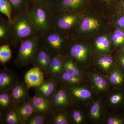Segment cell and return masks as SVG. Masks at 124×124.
Masks as SVG:
<instances>
[{
    "instance_id": "7bdbcfd3",
    "label": "cell",
    "mask_w": 124,
    "mask_h": 124,
    "mask_svg": "<svg viewBox=\"0 0 124 124\" xmlns=\"http://www.w3.org/2000/svg\"></svg>"
},
{
    "instance_id": "9a60e30c",
    "label": "cell",
    "mask_w": 124,
    "mask_h": 124,
    "mask_svg": "<svg viewBox=\"0 0 124 124\" xmlns=\"http://www.w3.org/2000/svg\"><path fill=\"white\" fill-rule=\"evenodd\" d=\"M88 51L84 45L78 43H75L69 47L68 55L69 58L78 62L84 61L87 57Z\"/></svg>"
},
{
    "instance_id": "e0dca14e",
    "label": "cell",
    "mask_w": 124,
    "mask_h": 124,
    "mask_svg": "<svg viewBox=\"0 0 124 124\" xmlns=\"http://www.w3.org/2000/svg\"><path fill=\"white\" fill-rule=\"evenodd\" d=\"M16 107L22 124H26L30 116L35 112L33 106L29 100L19 104Z\"/></svg>"
},
{
    "instance_id": "f546056e",
    "label": "cell",
    "mask_w": 124,
    "mask_h": 124,
    "mask_svg": "<svg viewBox=\"0 0 124 124\" xmlns=\"http://www.w3.org/2000/svg\"><path fill=\"white\" fill-rule=\"evenodd\" d=\"M95 46L99 51L107 52L110 48V42L108 38L104 36L98 37L95 41Z\"/></svg>"
},
{
    "instance_id": "277c9868",
    "label": "cell",
    "mask_w": 124,
    "mask_h": 124,
    "mask_svg": "<svg viewBox=\"0 0 124 124\" xmlns=\"http://www.w3.org/2000/svg\"><path fill=\"white\" fill-rule=\"evenodd\" d=\"M40 44L54 55L62 53L66 42L64 32L51 28L40 36Z\"/></svg>"
},
{
    "instance_id": "9c48e42d",
    "label": "cell",
    "mask_w": 124,
    "mask_h": 124,
    "mask_svg": "<svg viewBox=\"0 0 124 124\" xmlns=\"http://www.w3.org/2000/svg\"><path fill=\"white\" fill-rule=\"evenodd\" d=\"M29 89L24 80L19 81L10 90V95L14 106L16 107L19 104L30 99Z\"/></svg>"
},
{
    "instance_id": "2e32d148",
    "label": "cell",
    "mask_w": 124,
    "mask_h": 124,
    "mask_svg": "<svg viewBox=\"0 0 124 124\" xmlns=\"http://www.w3.org/2000/svg\"><path fill=\"white\" fill-rule=\"evenodd\" d=\"M10 23L7 19L2 17L0 19V44H8L11 45L12 37Z\"/></svg>"
},
{
    "instance_id": "b9f144b4",
    "label": "cell",
    "mask_w": 124,
    "mask_h": 124,
    "mask_svg": "<svg viewBox=\"0 0 124 124\" xmlns=\"http://www.w3.org/2000/svg\"><path fill=\"white\" fill-rule=\"evenodd\" d=\"M122 52H124V44L122 47Z\"/></svg>"
},
{
    "instance_id": "4dcf8cb0",
    "label": "cell",
    "mask_w": 124,
    "mask_h": 124,
    "mask_svg": "<svg viewBox=\"0 0 124 124\" xmlns=\"http://www.w3.org/2000/svg\"><path fill=\"white\" fill-rule=\"evenodd\" d=\"M0 117V123L7 124L10 120L13 118H19L16 107L14 106Z\"/></svg>"
},
{
    "instance_id": "8fae6325",
    "label": "cell",
    "mask_w": 124,
    "mask_h": 124,
    "mask_svg": "<svg viewBox=\"0 0 124 124\" xmlns=\"http://www.w3.org/2000/svg\"><path fill=\"white\" fill-rule=\"evenodd\" d=\"M83 1L84 0H51L49 4L54 10L76 13L75 11L82 5Z\"/></svg>"
},
{
    "instance_id": "3957f363",
    "label": "cell",
    "mask_w": 124,
    "mask_h": 124,
    "mask_svg": "<svg viewBox=\"0 0 124 124\" xmlns=\"http://www.w3.org/2000/svg\"><path fill=\"white\" fill-rule=\"evenodd\" d=\"M40 36L37 35L23 41L19 44L17 57L14 61L18 68L26 67L31 63L40 45Z\"/></svg>"
},
{
    "instance_id": "d6a6232c",
    "label": "cell",
    "mask_w": 124,
    "mask_h": 124,
    "mask_svg": "<svg viewBox=\"0 0 124 124\" xmlns=\"http://www.w3.org/2000/svg\"><path fill=\"white\" fill-rule=\"evenodd\" d=\"M113 62L111 57L109 56H105L99 59L98 63L103 69L108 70L110 67Z\"/></svg>"
},
{
    "instance_id": "4316f807",
    "label": "cell",
    "mask_w": 124,
    "mask_h": 124,
    "mask_svg": "<svg viewBox=\"0 0 124 124\" xmlns=\"http://www.w3.org/2000/svg\"><path fill=\"white\" fill-rule=\"evenodd\" d=\"M110 81L112 84L120 86L124 83V73L119 68H116L112 72L110 75Z\"/></svg>"
},
{
    "instance_id": "44dd1931",
    "label": "cell",
    "mask_w": 124,
    "mask_h": 124,
    "mask_svg": "<svg viewBox=\"0 0 124 124\" xmlns=\"http://www.w3.org/2000/svg\"><path fill=\"white\" fill-rule=\"evenodd\" d=\"M50 113L33 112L29 117L26 124H49Z\"/></svg>"
},
{
    "instance_id": "ac0fdd59",
    "label": "cell",
    "mask_w": 124,
    "mask_h": 124,
    "mask_svg": "<svg viewBox=\"0 0 124 124\" xmlns=\"http://www.w3.org/2000/svg\"><path fill=\"white\" fill-rule=\"evenodd\" d=\"M14 106L10 90L0 93V116Z\"/></svg>"
},
{
    "instance_id": "f35d334b",
    "label": "cell",
    "mask_w": 124,
    "mask_h": 124,
    "mask_svg": "<svg viewBox=\"0 0 124 124\" xmlns=\"http://www.w3.org/2000/svg\"><path fill=\"white\" fill-rule=\"evenodd\" d=\"M28 3L32 4L49 3L51 0H28Z\"/></svg>"
},
{
    "instance_id": "52a82bcc",
    "label": "cell",
    "mask_w": 124,
    "mask_h": 124,
    "mask_svg": "<svg viewBox=\"0 0 124 124\" xmlns=\"http://www.w3.org/2000/svg\"><path fill=\"white\" fill-rule=\"evenodd\" d=\"M19 81L13 70L5 67L0 72V93L11 90Z\"/></svg>"
},
{
    "instance_id": "4fadbf2b",
    "label": "cell",
    "mask_w": 124,
    "mask_h": 124,
    "mask_svg": "<svg viewBox=\"0 0 124 124\" xmlns=\"http://www.w3.org/2000/svg\"><path fill=\"white\" fill-rule=\"evenodd\" d=\"M63 60L64 57L62 54L54 56L49 64L46 78H51L57 79L61 74L64 71Z\"/></svg>"
},
{
    "instance_id": "8d00e7d4",
    "label": "cell",
    "mask_w": 124,
    "mask_h": 124,
    "mask_svg": "<svg viewBox=\"0 0 124 124\" xmlns=\"http://www.w3.org/2000/svg\"><path fill=\"white\" fill-rule=\"evenodd\" d=\"M117 28L124 30V13L120 15L116 21Z\"/></svg>"
},
{
    "instance_id": "603a6c76",
    "label": "cell",
    "mask_w": 124,
    "mask_h": 124,
    "mask_svg": "<svg viewBox=\"0 0 124 124\" xmlns=\"http://www.w3.org/2000/svg\"><path fill=\"white\" fill-rule=\"evenodd\" d=\"M100 27V24L94 18H85L80 23L79 29L82 31H88L97 29Z\"/></svg>"
},
{
    "instance_id": "83f0119b",
    "label": "cell",
    "mask_w": 124,
    "mask_h": 124,
    "mask_svg": "<svg viewBox=\"0 0 124 124\" xmlns=\"http://www.w3.org/2000/svg\"><path fill=\"white\" fill-rule=\"evenodd\" d=\"M10 46L8 44H6L1 45L0 46V62L4 65L10 60L12 57Z\"/></svg>"
},
{
    "instance_id": "1f68e13d",
    "label": "cell",
    "mask_w": 124,
    "mask_h": 124,
    "mask_svg": "<svg viewBox=\"0 0 124 124\" xmlns=\"http://www.w3.org/2000/svg\"><path fill=\"white\" fill-rule=\"evenodd\" d=\"M93 79L94 83L98 89L102 91L106 89L107 86L106 81L102 77L95 74L93 75Z\"/></svg>"
},
{
    "instance_id": "cb8c5ba5",
    "label": "cell",
    "mask_w": 124,
    "mask_h": 124,
    "mask_svg": "<svg viewBox=\"0 0 124 124\" xmlns=\"http://www.w3.org/2000/svg\"><path fill=\"white\" fill-rule=\"evenodd\" d=\"M57 80L59 84L61 82L70 85H76L80 82L81 79L80 77L73 75L64 71L58 78Z\"/></svg>"
},
{
    "instance_id": "ffe728a7",
    "label": "cell",
    "mask_w": 124,
    "mask_h": 124,
    "mask_svg": "<svg viewBox=\"0 0 124 124\" xmlns=\"http://www.w3.org/2000/svg\"><path fill=\"white\" fill-rule=\"evenodd\" d=\"M69 123L67 114L63 110L51 111L49 124H68Z\"/></svg>"
},
{
    "instance_id": "74e56055",
    "label": "cell",
    "mask_w": 124,
    "mask_h": 124,
    "mask_svg": "<svg viewBox=\"0 0 124 124\" xmlns=\"http://www.w3.org/2000/svg\"><path fill=\"white\" fill-rule=\"evenodd\" d=\"M124 123V120L120 118H110L108 121V124H122Z\"/></svg>"
},
{
    "instance_id": "d6986e66",
    "label": "cell",
    "mask_w": 124,
    "mask_h": 124,
    "mask_svg": "<svg viewBox=\"0 0 124 124\" xmlns=\"http://www.w3.org/2000/svg\"><path fill=\"white\" fill-rule=\"evenodd\" d=\"M70 96L77 99L84 100L91 97V92L88 90L76 85H70L68 89Z\"/></svg>"
},
{
    "instance_id": "ab89813d",
    "label": "cell",
    "mask_w": 124,
    "mask_h": 124,
    "mask_svg": "<svg viewBox=\"0 0 124 124\" xmlns=\"http://www.w3.org/2000/svg\"><path fill=\"white\" fill-rule=\"evenodd\" d=\"M119 60L120 63L124 69V53L122 51L119 54Z\"/></svg>"
},
{
    "instance_id": "8992f818",
    "label": "cell",
    "mask_w": 124,
    "mask_h": 124,
    "mask_svg": "<svg viewBox=\"0 0 124 124\" xmlns=\"http://www.w3.org/2000/svg\"><path fill=\"white\" fill-rule=\"evenodd\" d=\"M54 55L41 45H39L31 64L39 68L47 77L49 67Z\"/></svg>"
},
{
    "instance_id": "f1b7e54d",
    "label": "cell",
    "mask_w": 124,
    "mask_h": 124,
    "mask_svg": "<svg viewBox=\"0 0 124 124\" xmlns=\"http://www.w3.org/2000/svg\"><path fill=\"white\" fill-rule=\"evenodd\" d=\"M111 38L115 46L122 48L124 44V30L118 28L114 31Z\"/></svg>"
},
{
    "instance_id": "30bf717a",
    "label": "cell",
    "mask_w": 124,
    "mask_h": 124,
    "mask_svg": "<svg viewBox=\"0 0 124 124\" xmlns=\"http://www.w3.org/2000/svg\"><path fill=\"white\" fill-rule=\"evenodd\" d=\"M59 85L57 80L51 78H46L42 84L35 88L36 94L51 101Z\"/></svg>"
},
{
    "instance_id": "ba28073f",
    "label": "cell",
    "mask_w": 124,
    "mask_h": 124,
    "mask_svg": "<svg viewBox=\"0 0 124 124\" xmlns=\"http://www.w3.org/2000/svg\"><path fill=\"white\" fill-rule=\"evenodd\" d=\"M70 98V94L66 89L58 86L51 100V111L63 110L68 106L71 102Z\"/></svg>"
},
{
    "instance_id": "6da1fadb",
    "label": "cell",
    "mask_w": 124,
    "mask_h": 124,
    "mask_svg": "<svg viewBox=\"0 0 124 124\" xmlns=\"http://www.w3.org/2000/svg\"><path fill=\"white\" fill-rule=\"evenodd\" d=\"M26 11L40 36L51 28L53 9L49 3H28Z\"/></svg>"
},
{
    "instance_id": "5b68a950",
    "label": "cell",
    "mask_w": 124,
    "mask_h": 124,
    "mask_svg": "<svg viewBox=\"0 0 124 124\" xmlns=\"http://www.w3.org/2000/svg\"><path fill=\"white\" fill-rule=\"evenodd\" d=\"M79 17L77 13L53 10L51 28L62 32H65L75 26Z\"/></svg>"
},
{
    "instance_id": "5bb4252c",
    "label": "cell",
    "mask_w": 124,
    "mask_h": 124,
    "mask_svg": "<svg viewBox=\"0 0 124 124\" xmlns=\"http://www.w3.org/2000/svg\"><path fill=\"white\" fill-rule=\"evenodd\" d=\"M35 112L49 114L52 111L51 101L36 94L29 99Z\"/></svg>"
},
{
    "instance_id": "484cf974",
    "label": "cell",
    "mask_w": 124,
    "mask_h": 124,
    "mask_svg": "<svg viewBox=\"0 0 124 124\" xmlns=\"http://www.w3.org/2000/svg\"><path fill=\"white\" fill-rule=\"evenodd\" d=\"M0 12L7 17L11 23L13 20L12 7L8 0H0Z\"/></svg>"
},
{
    "instance_id": "836d02e7",
    "label": "cell",
    "mask_w": 124,
    "mask_h": 124,
    "mask_svg": "<svg viewBox=\"0 0 124 124\" xmlns=\"http://www.w3.org/2000/svg\"><path fill=\"white\" fill-rule=\"evenodd\" d=\"M100 106L98 102H96L91 107L90 110V116L93 119H99L100 116Z\"/></svg>"
},
{
    "instance_id": "7c38bea8",
    "label": "cell",
    "mask_w": 124,
    "mask_h": 124,
    "mask_svg": "<svg viewBox=\"0 0 124 124\" xmlns=\"http://www.w3.org/2000/svg\"><path fill=\"white\" fill-rule=\"evenodd\" d=\"M45 76L44 73L40 68L33 67L25 74L24 81L29 89L36 88L44 81Z\"/></svg>"
},
{
    "instance_id": "d590c367",
    "label": "cell",
    "mask_w": 124,
    "mask_h": 124,
    "mask_svg": "<svg viewBox=\"0 0 124 124\" xmlns=\"http://www.w3.org/2000/svg\"><path fill=\"white\" fill-rule=\"evenodd\" d=\"M123 95L121 94H115L112 95L110 99L111 103L112 104H117L122 101Z\"/></svg>"
},
{
    "instance_id": "60d3db41",
    "label": "cell",
    "mask_w": 124,
    "mask_h": 124,
    "mask_svg": "<svg viewBox=\"0 0 124 124\" xmlns=\"http://www.w3.org/2000/svg\"><path fill=\"white\" fill-rule=\"evenodd\" d=\"M120 7L121 10L123 11V13H124V0H121Z\"/></svg>"
},
{
    "instance_id": "e575fe53",
    "label": "cell",
    "mask_w": 124,
    "mask_h": 124,
    "mask_svg": "<svg viewBox=\"0 0 124 124\" xmlns=\"http://www.w3.org/2000/svg\"><path fill=\"white\" fill-rule=\"evenodd\" d=\"M72 117L73 122L76 124H80L83 120V117L82 113L78 110H74L72 111Z\"/></svg>"
},
{
    "instance_id": "7402d4cb",
    "label": "cell",
    "mask_w": 124,
    "mask_h": 124,
    "mask_svg": "<svg viewBox=\"0 0 124 124\" xmlns=\"http://www.w3.org/2000/svg\"><path fill=\"white\" fill-rule=\"evenodd\" d=\"M12 7L13 18L19 14L26 11L28 0H8Z\"/></svg>"
},
{
    "instance_id": "7a4b0ae2",
    "label": "cell",
    "mask_w": 124,
    "mask_h": 124,
    "mask_svg": "<svg viewBox=\"0 0 124 124\" xmlns=\"http://www.w3.org/2000/svg\"><path fill=\"white\" fill-rule=\"evenodd\" d=\"M10 26L11 45L15 46L20 44L23 41L27 38L39 35L26 11L13 18Z\"/></svg>"
},
{
    "instance_id": "d4e9b609",
    "label": "cell",
    "mask_w": 124,
    "mask_h": 124,
    "mask_svg": "<svg viewBox=\"0 0 124 124\" xmlns=\"http://www.w3.org/2000/svg\"><path fill=\"white\" fill-rule=\"evenodd\" d=\"M63 66L64 71L73 75L80 77L79 69L75 63L70 59L64 58Z\"/></svg>"
}]
</instances>
